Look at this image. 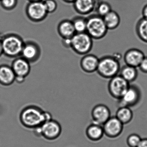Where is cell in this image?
<instances>
[{
  "label": "cell",
  "mask_w": 147,
  "mask_h": 147,
  "mask_svg": "<svg viewBox=\"0 0 147 147\" xmlns=\"http://www.w3.org/2000/svg\"><path fill=\"white\" fill-rule=\"evenodd\" d=\"M45 112L37 106H27L20 112V122L26 129L33 130L45 122Z\"/></svg>",
  "instance_id": "6da1fadb"
},
{
  "label": "cell",
  "mask_w": 147,
  "mask_h": 147,
  "mask_svg": "<svg viewBox=\"0 0 147 147\" xmlns=\"http://www.w3.org/2000/svg\"><path fill=\"white\" fill-rule=\"evenodd\" d=\"M3 54L7 57L15 58L20 56L25 42L15 33H8L1 37Z\"/></svg>",
  "instance_id": "7a4b0ae2"
},
{
  "label": "cell",
  "mask_w": 147,
  "mask_h": 147,
  "mask_svg": "<svg viewBox=\"0 0 147 147\" xmlns=\"http://www.w3.org/2000/svg\"><path fill=\"white\" fill-rule=\"evenodd\" d=\"M120 68L119 60L113 56L107 55L99 58L96 72L102 78L111 79L119 74Z\"/></svg>",
  "instance_id": "3957f363"
},
{
  "label": "cell",
  "mask_w": 147,
  "mask_h": 147,
  "mask_svg": "<svg viewBox=\"0 0 147 147\" xmlns=\"http://www.w3.org/2000/svg\"><path fill=\"white\" fill-rule=\"evenodd\" d=\"M108 30L102 17L96 14L87 18L86 32L93 39L100 40L104 38Z\"/></svg>",
  "instance_id": "277c9868"
},
{
  "label": "cell",
  "mask_w": 147,
  "mask_h": 147,
  "mask_svg": "<svg viewBox=\"0 0 147 147\" xmlns=\"http://www.w3.org/2000/svg\"><path fill=\"white\" fill-rule=\"evenodd\" d=\"M93 40L86 32L76 33L70 39V48L76 54L85 55L92 50Z\"/></svg>",
  "instance_id": "5b68a950"
},
{
  "label": "cell",
  "mask_w": 147,
  "mask_h": 147,
  "mask_svg": "<svg viewBox=\"0 0 147 147\" xmlns=\"http://www.w3.org/2000/svg\"><path fill=\"white\" fill-rule=\"evenodd\" d=\"M26 13L28 18L34 23L42 22L49 14L43 1L29 2L26 7Z\"/></svg>",
  "instance_id": "8992f818"
},
{
  "label": "cell",
  "mask_w": 147,
  "mask_h": 147,
  "mask_svg": "<svg viewBox=\"0 0 147 147\" xmlns=\"http://www.w3.org/2000/svg\"><path fill=\"white\" fill-rule=\"evenodd\" d=\"M129 86L130 83L118 74L110 79L108 84V92L113 98L119 100Z\"/></svg>",
  "instance_id": "52a82bcc"
},
{
  "label": "cell",
  "mask_w": 147,
  "mask_h": 147,
  "mask_svg": "<svg viewBox=\"0 0 147 147\" xmlns=\"http://www.w3.org/2000/svg\"><path fill=\"white\" fill-rule=\"evenodd\" d=\"M41 137L48 141L58 139L62 133V127L60 123L52 119L45 122L40 126Z\"/></svg>",
  "instance_id": "ba28073f"
},
{
  "label": "cell",
  "mask_w": 147,
  "mask_h": 147,
  "mask_svg": "<svg viewBox=\"0 0 147 147\" xmlns=\"http://www.w3.org/2000/svg\"><path fill=\"white\" fill-rule=\"evenodd\" d=\"M140 88L135 85H130L122 97L118 100V105L120 107H130L136 105L141 98Z\"/></svg>",
  "instance_id": "9c48e42d"
},
{
  "label": "cell",
  "mask_w": 147,
  "mask_h": 147,
  "mask_svg": "<svg viewBox=\"0 0 147 147\" xmlns=\"http://www.w3.org/2000/svg\"><path fill=\"white\" fill-rule=\"evenodd\" d=\"M41 55V49L38 44L31 40L25 42L20 56L31 63L38 61Z\"/></svg>",
  "instance_id": "30bf717a"
},
{
  "label": "cell",
  "mask_w": 147,
  "mask_h": 147,
  "mask_svg": "<svg viewBox=\"0 0 147 147\" xmlns=\"http://www.w3.org/2000/svg\"><path fill=\"white\" fill-rule=\"evenodd\" d=\"M123 125L115 116L111 117L102 125L104 134L109 138H116L122 133Z\"/></svg>",
  "instance_id": "8fae6325"
},
{
  "label": "cell",
  "mask_w": 147,
  "mask_h": 147,
  "mask_svg": "<svg viewBox=\"0 0 147 147\" xmlns=\"http://www.w3.org/2000/svg\"><path fill=\"white\" fill-rule=\"evenodd\" d=\"M91 116L92 123L103 125L111 117V111L107 106L99 104L93 108Z\"/></svg>",
  "instance_id": "7c38bea8"
},
{
  "label": "cell",
  "mask_w": 147,
  "mask_h": 147,
  "mask_svg": "<svg viewBox=\"0 0 147 147\" xmlns=\"http://www.w3.org/2000/svg\"><path fill=\"white\" fill-rule=\"evenodd\" d=\"M100 1V0H76L73 3V6L77 13L85 16L93 11Z\"/></svg>",
  "instance_id": "4fadbf2b"
},
{
  "label": "cell",
  "mask_w": 147,
  "mask_h": 147,
  "mask_svg": "<svg viewBox=\"0 0 147 147\" xmlns=\"http://www.w3.org/2000/svg\"><path fill=\"white\" fill-rule=\"evenodd\" d=\"M145 56L144 53L142 51L136 48H132L125 52L124 55V61L125 65L138 68Z\"/></svg>",
  "instance_id": "5bb4252c"
},
{
  "label": "cell",
  "mask_w": 147,
  "mask_h": 147,
  "mask_svg": "<svg viewBox=\"0 0 147 147\" xmlns=\"http://www.w3.org/2000/svg\"><path fill=\"white\" fill-rule=\"evenodd\" d=\"M12 68L16 76L26 78L31 71L30 63L21 56L16 57L12 63Z\"/></svg>",
  "instance_id": "9a60e30c"
},
{
  "label": "cell",
  "mask_w": 147,
  "mask_h": 147,
  "mask_svg": "<svg viewBox=\"0 0 147 147\" xmlns=\"http://www.w3.org/2000/svg\"><path fill=\"white\" fill-rule=\"evenodd\" d=\"M99 58L93 54H87L81 59V68L87 74H92L96 72L98 65Z\"/></svg>",
  "instance_id": "2e32d148"
},
{
  "label": "cell",
  "mask_w": 147,
  "mask_h": 147,
  "mask_svg": "<svg viewBox=\"0 0 147 147\" xmlns=\"http://www.w3.org/2000/svg\"><path fill=\"white\" fill-rule=\"evenodd\" d=\"M16 75L11 67L7 64L0 66V84L9 86L15 82Z\"/></svg>",
  "instance_id": "e0dca14e"
},
{
  "label": "cell",
  "mask_w": 147,
  "mask_h": 147,
  "mask_svg": "<svg viewBox=\"0 0 147 147\" xmlns=\"http://www.w3.org/2000/svg\"><path fill=\"white\" fill-rule=\"evenodd\" d=\"M57 32L62 39H70L76 33L72 20H63L57 26Z\"/></svg>",
  "instance_id": "ac0fdd59"
},
{
  "label": "cell",
  "mask_w": 147,
  "mask_h": 147,
  "mask_svg": "<svg viewBox=\"0 0 147 147\" xmlns=\"http://www.w3.org/2000/svg\"><path fill=\"white\" fill-rule=\"evenodd\" d=\"M86 134L88 139L93 142L99 141L105 135L103 126L94 123L87 127Z\"/></svg>",
  "instance_id": "d6986e66"
},
{
  "label": "cell",
  "mask_w": 147,
  "mask_h": 147,
  "mask_svg": "<svg viewBox=\"0 0 147 147\" xmlns=\"http://www.w3.org/2000/svg\"><path fill=\"white\" fill-rule=\"evenodd\" d=\"M103 18L108 30H115L120 24L121 21L120 16L117 12L113 10H111Z\"/></svg>",
  "instance_id": "ffe728a7"
},
{
  "label": "cell",
  "mask_w": 147,
  "mask_h": 147,
  "mask_svg": "<svg viewBox=\"0 0 147 147\" xmlns=\"http://www.w3.org/2000/svg\"><path fill=\"white\" fill-rule=\"evenodd\" d=\"M119 74L120 76L129 83L135 81L138 76L137 68L127 65L120 68Z\"/></svg>",
  "instance_id": "44dd1931"
},
{
  "label": "cell",
  "mask_w": 147,
  "mask_h": 147,
  "mask_svg": "<svg viewBox=\"0 0 147 147\" xmlns=\"http://www.w3.org/2000/svg\"><path fill=\"white\" fill-rule=\"evenodd\" d=\"M115 117L123 124H126L129 123L132 120L133 117V112L130 107H120L117 111Z\"/></svg>",
  "instance_id": "7402d4cb"
},
{
  "label": "cell",
  "mask_w": 147,
  "mask_h": 147,
  "mask_svg": "<svg viewBox=\"0 0 147 147\" xmlns=\"http://www.w3.org/2000/svg\"><path fill=\"white\" fill-rule=\"evenodd\" d=\"M136 31L139 39L147 43V20L142 18L138 21L136 26Z\"/></svg>",
  "instance_id": "603a6c76"
},
{
  "label": "cell",
  "mask_w": 147,
  "mask_h": 147,
  "mask_svg": "<svg viewBox=\"0 0 147 147\" xmlns=\"http://www.w3.org/2000/svg\"><path fill=\"white\" fill-rule=\"evenodd\" d=\"M76 33L86 32L87 18L83 16H76L72 20Z\"/></svg>",
  "instance_id": "cb8c5ba5"
},
{
  "label": "cell",
  "mask_w": 147,
  "mask_h": 147,
  "mask_svg": "<svg viewBox=\"0 0 147 147\" xmlns=\"http://www.w3.org/2000/svg\"><path fill=\"white\" fill-rule=\"evenodd\" d=\"M95 10L97 12L96 14L103 18L112 10L111 5L108 2L100 1L96 6Z\"/></svg>",
  "instance_id": "d4e9b609"
},
{
  "label": "cell",
  "mask_w": 147,
  "mask_h": 147,
  "mask_svg": "<svg viewBox=\"0 0 147 147\" xmlns=\"http://www.w3.org/2000/svg\"><path fill=\"white\" fill-rule=\"evenodd\" d=\"M18 0H0V5L4 10L11 11L16 8Z\"/></svg>",
  "instance_id": "484cf974"
},
{
  "label": "cell",
  "mask_w": 147,
  "mask_h": 147,
  "mask_svg": "<svg viewBox=\"0 0 147 147\" xmlns=\"http://www.w3.org/2000/svg\"><path fill=\"white\" fill-rule=\"evenodd\" d=\"M142 139L139 135L133 133L128 136L126 142L129 147H137Z\"/></svg>",
  "instance_id": "4316f807"
},
{
  "label": "cell",
  "mask_w": 147,
  "mask_h": 147,
  "mask_svg": "<svg viewBox=\"0 0 147 147\" xmlns=\"http://www.w3.org/2000/svg\"><path fill=\"white\" fill-rule=\"evenodd\" d=\"M43 3L48 13L55 12L57 8V3L55 0H43Z\"/></svg>",
  "instance_id": "83f0119b"
},
{
  "label": "cell",
  "mask_w": 147,
  "mask_h": 147,
  "mask_svg": "<svg viewBox=\"0 0 147 147\" xmlns=\"http://www.w3.org/2000/svg\"><path fill=\"white\" fill-rule=\"evenodd\" d=\"M139 70L144 74H147V57L145 56L138 67Z\"/></svg>",
  "instance_id": "f1b7e54d"
},
{
  "label": "cell",
  "mask_w": 147,
  "mask_h": 147,
  "mask_svg": "<svg viewBox=\"0 0 147 147\" xmlns=\"http://www.w3.org/2000/svg\"><path fill=\"white\" fill-rule=\"evenodd\" d=\"M26 77L24 76H16L15 77V82L18 84H22L24 83L25 81Z\"/></svg>",
  "instance_id": "f546056e"
},
{
  "label": "cell",
  "mask_w": 147,
  "mask_h": 147,
  "mask_svg": "<svg viewBox=\"0 0 147 147\" xmlns=\"http://www.w3.org/2000/svg\"><path fill=\"white\" fill-rule=\"evenodd\" d=\"M137 147H147V138L142 139Z\"/></svg>",
  "instance_id": "4dcf8cb0"
},
{
  "label": "cell",
  "mask_w": 147,
  "mask_h": 147,
  "mask_svg": "<svg viewBox=\"0 0 147 147\" xmlns=\"http://www.w3.org/2000/svg\"><path fill=\"white\" fill-rule=\"evenodd\" d=\"M142 18L147 20V4L144 6L142 10Z\"/></svg>",
  "instance_id": "1f68e13d"
},
{
  "label": "cell",
  "mask_w": 147,
  "mask_h": 147,
  "mask_svg": "<svg viewBox=\"0 0 147 147\" xmlns=\"http://www.w3.org/2000/svg\"><path fill=\"white\" fill-rule=\"evenodd\" d=\"M63 44L64 47L67 48H70V39H62Z\"/></svg>",
  "instance_id": "d6a6232c"
},
{
  "label": "cell",
  "mask_w": 147,
  "mask_h": 147,
  "mask_svg": "<svg viewBox=\"0 0 147 147\" xmlns=\"http://www.w3.org/2000/svg\"><path fill=\"white\" fill-rule=\"evenodd\" d=\"M3 55V49H2V43H1V37H0V57Z\"/></svg>",
  "instance_id": "836d02e7"
},
{
  "label": "cell",
  "mask_w": 147,
  "mask_h": 147,
  "mask_svg": "<svg viewBox=\"0 0 147 147\" xmlns=\"http://www.w3.org/2000/svg\"><path fill=\"white\" fill-rule=\"evenodd\" d=\"M63 2L67 4H73L76 0H62Z\"/></svg>",
  "instance_id": "e575fe53"
},
{
  "label": "cell",
  "mask_w": 147,
  "mask_h": 147,
  "mask_svg": "<svg viewBox=\"0 0 147 147\" xmlns=\"http://www.w3.org/2000/svg\"><path fill=\"white\" fill-rule=\"evenodd\" d=\"M29 2H39L43 1V0H27Z\"/></svg>",
  "instance_id": "d590c367"
}]
</instances>
